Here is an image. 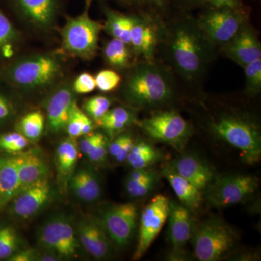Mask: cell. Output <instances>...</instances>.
Here are the masks:
<instances>
[{
	"label": "cell",
	"mask_w": 261,
	"mask_h": 261,
	"mask_svg": "<svg viewBox=\"0 0 261 261\" xmlns=\"http://www.w3.org/2000/svg\"><path fill=\"white\" fill-rule=\"evenodd\" d=\"M132 139H133V137L130 134L124 133L118 135L112 141L111 143L108 145V154L115 159L118 152L123 148V146L126 145L127 142Z\"/></svg>",
	"instance_id": "cell-42"
},
{
	"label": "cell",
	"mask_w": 261,
	"mask_h": 261,
	"mask_svg": "<svg viewBox=\"0 0 261 261\" xmlns=\"http://www.w3.org/2000/svg\"><path fill=\"white\" fill-rule=\"evenodd\" d=\"M162 154L152 144L141 140L135 142L126 161L133 169H143L161 161Z\"/></svg>",
	"instance_id": "cell-26"
},
{
	"label": "cell",
	"mask_w": 261,
	"mask_h": 261,
	"mask_svg": "<svg viewBox=\"0 0 261 261\" xmlns=\"http://www.w3.org/2000/svg\"><path fill=\"white\" fill-rule=\"evenodd\" d=\"M68 183L75 197L83 202H95L102 195L99 178L90 168H82L73 173Z\"/></svg>",
	"instance_id": "cell-23"
},
{
	"label": "cell",
	"mask_w": 261,
	"mask_h": 261,
	"mask_svg": "<svg viewBox=\"0 0 261 261\" xmlns=\"http://www.w3.org/2000/svg\"><path fill=\"white\" fill-rule=\"evenodd\" d=\"M20 239L16 230L10 226L0 227V260H8L18 250Z\"/></svg>",
	"instance_id": "cell-31"
},
{
	"label": "cell",
	"mask_w": 261,
	"mask_h": 261,
	"mask_svg": "<svg viewBox=\"0 0 261 261\" xmlns=\"http://www.w3.org/2000/svg\"><path fill=\"white\" fill-rule=\"evenodd\" d=\"M13 102L4 94L0 93V123L7 121L14 115Z\"/></svg>",
	"instance_id": "cell-43"
},
{
	"label": "cell",
	"mask_w": 261,
	"mask_h": 261,
	"mask_svg": "<svg viewBox=\"0 0 261 261\" xmlns=\"http://www.w3.org/2000/svg\"><path fill=\"white\" fill-rule=\"evenodd\" d=\"M259 187L256 177L233 174L215 178L203 192L204 200L211 207H226L241 203L255 193Z\"/></svg>",
	"instance_id": "cell-7"
},
{
	"label": "cell",
	"mask_w": 261,
	"mask_h": 261,
	"mask_svg": "<svg viewBox=\"0 0 261 261\" xmlns=\"http://www.w3.org/2000/svg\"><path fill=\"white\" fill-rule=\"evenodd\" d=\"M21 190L13 157L0 158V213Z\"/></svg>",
	"instance_id": "cell-24"
},
{
	"label": "cell",
	"mask_w": 261,
	"mask_h": 261,
	"mask_svg": "<svg viewBox=\"0 0 261 261\" xmlns=\"http://www.w3.org/2000/svg\"><path fill=\"white\" fill-rule=\"evenodd\" d=\"M38 243L60 259L76 256L80 247L76 231L64 215L54 216L44 223L38 233Z\"/></svg>",
	"instance_id": "cell-9"
},
{
	"label": "cell",
	"mask_w": 261,
	"mask_h": 261,
	"mask_svg": "<svg viewBox=\"0 0 261 261\" xmlns=\"http://www.w3.org/2000/svg\"><path fill=\"white\" fill-rule=\"evenodd\" d=\"M139 124L149 138L167 144L179 152L185 147L192 133L189 123L174 111L154 113Z\"/></svg>",
	"instance_id": "cell-8"
},
{
	"label": "cell",
	"mask_w": 261,
	"mask_h": 261,
	"mask_svg": "<svg viewBox=\"0 0 261 261\" xmlns=\"http://www.w3.org/2000/svg\"><path fill=\"white\" fill-rule=\"evenodd\" d=\"M25 20L41 29L50 28L56 20L60 0H13Z\"/></svg>",
	"instance_id": "cell-20"
},
{
	"label": "cell",
	"mask_w": 261,
	"mask_h": 261,
	"mask_svg": "<svg viewBox=\"0 0 261 261\" xmlns=\"http://www.w3.org/2000/svg\"><path fill=\"white\" fill-rule=\"evenodd\" d=\"M214 8H230L238 10L241 5V0H205Z\"/></svg>",
	"instance_id": "cell-45"
},
{
	"label": "cell",
	"mask_w": 261,
	"mask_h": 261,
	"mask_svg": "<svg viewBox=\"0 0 261 261\" xmlns=\"http://www.w3.org/2000/svg\"><path fill=\"white\" fill-rule=\"evenodd\" d=\"M96 88L95 78L88 73L79 75L73 85V92L80 94L90 93Z\"/></svg>",
	"instance_id": "cell-39"
},
{
	"label": "cell",
	"mask_w": 261,
	"mask_h": 261,
	"mask_svg": "<svg viewBox=\"0 0 261 261\" xmlns=\"http://www.w3.org/2000/svg\"><path fill=\"white\" fill-rule=\"evenodd\" d=\"M61 67L56 57L37 55L13 63L7 70L6 78L21 88H39L56 80L61 73Z\"/></svg>",
	"instance_id": "cell-5"
},
{
	"label": "cell",
	"mask_w": 261,
	"mask_h": 261,
	"mask_svg": "<svg viewBox=\"0 0 261 261\" xmlns=\"http://www.w3.org/2000/svg\"><path fill=\"white\" fill-rule=\"evenodd\" d=\"M225 53L242 67L261 59L260 44L256 35L252 29L243 25L236 35L226 43Z\"/></svg>",
	"instance_id": "cell-17"
},
{
	"label": "cell",
	"mask_w": 261,
	"mask_h": 261,
	"mask_svg": "<svg viewBox=\"0 0 261 261\" xmlns=\"http://www.w3.org/2000/svg\"><path fill=\"white\" fill-rule=\"evenodd\" d=\"M44 117L40 111H32L22 117L18 123V132L29 141L36 142L42 137Z\"/></svg>",
	"instance_id": "cell-30"
},
{
	"label": "cell",
	"mask_w": 261,
	"mask_h": 261,
	"mask_svg": "<svg viewBox=\"0 0 261 261\" xmlns=\"http://www.w3.org/2000/svg\"><path fill=\"white\" fill-rule=\"evenodd\" d=\"M96 87L103 92H111L119 85L121 76L111 70L99 71L95 77Z\"/></svg>",
	"instance_id": "cell-37"
},
{
	"label": "cell",
	"mask_w": 261,
	"mask_h": 261,
	"mask_svg": "<svg viewBox=\"0 0 261 261\" xmlns=\"http://www.w3.org/2000/svg\"><path fill=\"white\" fill-rule=\"evenodd\" d=\"M128 102L137 108H154L171 100L173 89L167 75L154 65L141 64L126 82Z\"/></svg>",
	"instance_id": "cell-1"
},
{
	"label": "cell",
	"mask_w": 261,
	"mask_h": 261,
	"mask_svg": "<svg viewBox=\"0 0 261 261\" xmlns=\"http://www.w3.org/2000/svg\"><path fill=\"white\" fill-rule=\"evenodd\" d=\"M159 180L158 174L143 179H132L127 177L125 182L126 191L133 198L145 197L154 190Z\"/></svg>",
	"instance_id": "cell-33"
},
{
	"label": "cell",
	"mask_w": 261,
	"mask_h": 261,
	"mask_svg": "<svg viewBox=\"0 0 261 261\" xmlns=\"http://www.w3.org/2000/svg\"><path fill=\"white\" fill-rule=\"evenodd\" d=\"M108 143L106 136L102 135L97 145L87 154V157L92 162L101 163L106 160L108 154Z\"/></svg>",
	"instance_id": "cell-40"
},
{
	"label": "cell",
	"mask_w": 261,
	"mask_h": 261,
	"mask_svg": "<svg viewBox=\"0 0 261 261\" xmlns=\"http://www.w3.org/2000/svg\"><path fill=\"white\" fill-rule=\"evenodd\" d=\"M129 45L123 41L113 38L104 48V56L111 66L118 69L126 68L129 64Z\"/></svg>",
	"instance_id": "cell-29"
},
{
	"label": "cell",
	"mask_w": 261,
	"mask_h": 261,
	"mask_svg": "<svg viewBox=\"0 0 261 261\" xmlns=\"http://www.w3.org/2000/svg\"><path fill=\"white\" fill-rule=\"evenodd\" d=\"M97 219L108 238L118 248L129 244L138 219V210L134 203L114 204L99 211Z\"/></svg>",
	"instance_id": "cell-10"
},
{
	"label": "cell",
	"mask_w": 261,
	"mask_h": 261,
	"mask_svg": "<svg viewBox=\"0 0 261 261\" xmlns=\"http://www.w3.org/2000/svg\"><path fill=\"white\" fill-rule=\"evenodd\" d=\"M149 1L152 2V3H155V4L160 5L162 4L163 0H149Z\"/></svg>",
	"instance_id": "cell-47"
},
{
	"label": "cell",
	"mask_w": 261,
	"mask_h": 261,
	"mask_svg": "<svg viewBox=\"0 0 261 261\" xmlns=\"http://www.w3.org/2000/svg\"><path fill=\"white\" fill-rule=\"evenodd\" d=\"M190 240L197 260L218 261L227 256L234 248L238 235L223 220L211 217L195 224Z\"/></svg>",
	"instance_id": "cell-3"
},
{
	"label": "cell",
	"mask_w": 261,
	"mask_h": 261,
	"mask_svg": "<svg viewBox=\"0 0 261 261\" xmlns=\"http://www.w3.org/2000/svg\"><path fill=\"white\" fill-rule=\"evenodd\" d=\"M133 113L126 108L117 107L110 109L96 121L98 126L111 135H118L135 123Z\"/></svg>",
	"instance_id": "cell-27"
},
{
	"label": "cell",
	"mask_w": 261,
	"mask_h": 261,
	"mask_svg": "<svg viewBox=\"0 0 261 261\" xmlns=\"http://www.w3.org/2000/svg\"><path fill=\"white\" fill-rule=\"evenodd\" d=\"M111 106L110 99L105 96L99 95L87 99L84 103V108L87 116L97 121L109 111Z\"/></svg>",
	"instance_id": "cell-35"
},
{
	"label": "cell",
	"mask_w": 261,
	"mask_h": 261,
	"mask_svg": "<svg viewBox=\"0 0 261 261\" xmlns=\"http://www.w3.org/2000/svg\"><path fill=\"white\" fill-rule=\"evenodd\" d=\"M18 38V32L9 18L0 9V54H10Z\"/></svg>",
	"instance_id": "cell-32"
},
{
	"label": "cell",
	"mask_w": 261,
	"mask_h": 261,
	"mask_svg": "<svg viewBox=\"0 0 261 261\" xmlns=\"http://www.w3.org/2000/svg\"><path fill=\"white\" fill-rule=\"evenodd\" d=\"M243 18L238 10L214 8L199 21V27L213 42L226 44L243 27Z\"/></svg>",
	"instance_id": "cell-12"
},
{
	"label": "cell",
	"mask_w": 261,
	"mask_h": 261,
	"mask_svg": "<svg viewBox=\"0 0 261 261\" xmlns=\"http://www.w3.org/2000/svg\"><path fill=\"white\" fill-rule=\"evenodd\" d=\"M243 68L247 92L252 94L258 93L261 89V59L252 62Z\"/></svg>",
	"instance_id": "cell-36"
},
{
	"label": "cell",
	"mask_w": 261,
	"mask_h": 261,
	"mask_svg": "<svg viewBox=\"0 0 261 261\" xmlns=\"http://www.w3.org/2000/svg\"><path fill=\"white\" fill-rule=\"evenodd\" d=\"M161 174L172 187L182 205L190 211L200 208L204 200L203 192L175 172L168 164L163 168Z\"/></svg>",
	"instance_id": "cell-21"
},
{
	"label": "cell",
	"mask_w": 261,
	"mask_h": 261,
	"mask_svg": "<svg viewBox=\"0 0 261 261\" xmlns=\"http://www.w3.org/2000/svg\"><path fill=\"white\" fill-rule=\"evenodd\" d=\"M191 211L182 204L170 201L168 211V237L174 257H183L185 248L192 237L193 219Z\"/></svg>",
	"instance_id": "cell-14"
},
{
	"label": "cell",
	"mask_w": 261,
	"mask_h": 261,
	"mask_svg": "<svg viewBox=\"0 0 261 261\" xmlns=\"http://www.w3.org/2000/svg\"><path fill=\"white\" fill-rule=\"evenodd\" d=\"M21 189L41 180L49 178L50 168L37 149L19 152L13 157Z\"/></svg>",
	"instance_id": "cell-19"
},
{
	"label": "cell",
	"mask_w": 261,
	"mask_h": 261,
	"mask_svg": "<svg viewBox=\"0 0 261 261\" xmlns=\"http://www.w3.org/2000/svg\"><path fill=\"white\" fill-rule=\"evenodd\" d=\"M53 195L49 178L22 188L10 203V214L20 220H27L42 210Z\"/></svg>",
	"instance_id": "cell-13"
},
{
	"label": "cell",
	"mask_w": 261,
	"mask_h": 261,
	"mask_svg": "<svg viewBox=\"0 0 261 261\" xmlns=\"http://www.w3.org/2000/svg\"><path fill=\"white\" fill-rule=\"evenodd\" d=\"M84 114L85 113L80 109L75 101L72 106L68 123L65 128L68 136L71 138L76 139L82 137V127Z\"/></svg>",
	"instance_id": "cell-38"
},
{
	"label": "cell",
	"mask_w": 261,
	"mask_h": 261,
	"mask_svg": "<svg viewBox=\"0 0 261 261\" xmlns=\"http://www.w3.org/2000/svg\"><path fill=\"white\" fill-rule=\"evenodd\" d=\"M80 155L76 139L68 137L62 141L56 149V167L62 181L68 183L74 173Z\"/></svg>",
	"instance_id": "cell-25"
},
{
	"label": "cell",
	"mask_w": 261,
	"mask_h": 261,
	"mask_svg": "<svg viewBox=\"0 0 261 261\" xmlns=\"http://www.w3.org/2000/svg\"><path fill=\"white\" fill-rule=\"evenodd\" d=\"M91 0H87L82 14L69 18L62 30L65 50L73 56L90 58L97 49L98 39L102 25L92 20L89 15Z\"/></svg>",
	"instance_id": "cell-6"
},
{
	"label": "cell",
	"mask_w": 261,
	"mask_h": 261,
	"mask_svg": "<svg viewBox=\"0 0 261 261\" xmlns=\"http://www.w3.org/2000/svg\"><path fill=\"white\" fill-rule=\"evenodd\" d=\"M76 234L79 242L91 256L104 260L111 255L113 244L97 218L81 220Z\"/></svg>",
	"instance_id": "cell-15"
},
{
	"label": "cell",
	"mask_w": 261,
	"mask_h": 261,
	"mask_svg": "<svg viewBox=\"0 0 261 261\" xmlns=\"http://www.w3.org/2000/svg\"><path fill=\"white\" fill-rule=\"evenodd\" d=\"M196 29L188 25L177 27L171 39L172 58L177 69L187 78H195L207 61L205 44Z\"/></svg>",
	"instance_id": "cell-4"
},
{
	"label": "cell",
	"mask_w": 261,
	"mask_h": 261,
	"mask_svg": "<svg viewBox=\"0 0 261 261\" xmlns=\"http://www.w3.org/2000/svg\"><path fill=\"white\" fill-rule=\"evenodd\" d=\"M213 134L219 140L240 152L249 165L259 162L261 157V137L258 127L243 117L227 115L211 124Z\"/></svg>",
	"instance_id": "cell-2"
},
{
	"label": "cell",
	"mask_w": 261,
	"mask_h": 261,
	"mask_svg": "<svg viewBox=\"0 0 261 261\" xmlns=\"http://www.w3.org/2000/svg\"><path fill=\"white\" fill-rule=\"evenodd\" d=\"M168 165L202 192L216 178L214 170L210 165L195 154H181Z\"/></svg>",
	"instance_id": "cell-16"
},
{
	"label": "cell",
	"mask_w": 261,
	"mask_h": 261,
	"mask_svg": "<svg viewBox=\"0 0 261 261\" xmlns=\"http://www.w3.org/2000/svg\"><path fill=\"white\" fill-rule=\"evenodd\" d=\"M103 134L99 133V132H96V133H90L88 135L83 136V138L80 140V144H79V148L82 153L87 155L89 152L92 150V148L97 145L98 141L101 138Z\"/></svg>",
	"instance_id": "cell-41"
},
{
	"label": "cell",
	"mask_w": 261,
	"mask_h": 261,
	"mask_svg": "<svg viewBox=\"0 0 261 261\" xmlns=\"http://www.w3.org/2000/svg\"><path fill=\"white\" fill-rule=\"evenodd\" d=\"M156 42L157 35L153 25L144 19L133 17L130 30V46L136 54L150 59L153 56Z\"/></svg>",
	"instance_id": "cell-22"
},
{
	"label": "cell",
	"mask_w": 261,
	"mask_h": 261,
	"mask_svg": "<svg viewBox=\"0 0 261 261\" xmlns=\"http://www.w3.org/2000/svg\"><path fill=\"white\" fill-rule=\"evenodd\" d=\"M37 252L32 249H23L18 250L8 259L9 261H33L38 259Z\"/></svg>",
	"instance_id": "cell-44"
},
{
	"label": "cell",
	"mask_w": 261,
	"mask_h": 261,
	"mask_svg": "<svg viewBox=\"0 0 261 261\" xmlns=\"http://www.w3.org/2000/svg\"><path fill=\"white\" fill-rule=\"evenodd\" d=\"M75 101L74 92L68 87H61L51 94L46 109L47 126L51 133H61L65 130Z\"/></svg>",
	"instance_id": "cell-18"
},
{
	"label": "cell",
	"mask_w": 261,
	"mask_h": 261,
	"mask_svg": "<svg viewBox=\"0 0 261 261\" xmlns=\"http://www.w3.org/2000/svg\"><path fill=\"white\" fill-rule=\"evenodd\" d=\"M92 129H93V123L89 116L85 113L84 116L83 123H82V136L88 135L92 132Z\"/></svg>",
	"instance_id": "cell-46"
},
{
	"label": "cell",
	"mask_w": 261,
	"mask_h": 261,
	"mask_svg": "<svg viewBox=\"0 0 261 261\" xmlns=\"http://www.w3.org/2000/svg\"><path fill=\"white\" fill-rule=\"evenodd\" d=\"M169 202L166 196H154L144 207L139 223V238L132 259L140 260L147 251L168 219Z\"/></svg>",
	"instance_id": "cell-11"
},
{
	"label": "cell",
	"mask_w": 261,
	"mask_h": 261,
	"mask_svg": "<svg viewBox=\"0 0 261 261\" xmlns=\"http://www.w3.org/2000/svg\"><path fill=\"white\" fill-rule=\"evenodd\" d=\"M106 29L115 39H119L130 46V30L132 18L116 13L112 10L106 11Z\"/></svg>",
	"instance_id": "cell-28"
},
{
	"label": "cell",
	"mask_w": 261,
	"mask_h": 261,
	"mask_svg": "<svg viewBox=\"0 0 261 261\" xmlns=\"http://www.w3.org/2000/svg\"><path fill=\"white\" fill-rule=\"evenodd\" d=\"M29 141L20 132H9L0 135V150L18 154L27 148Z\"/></svg>",
	"instance_id": "cell-34"
}]
</instances>
